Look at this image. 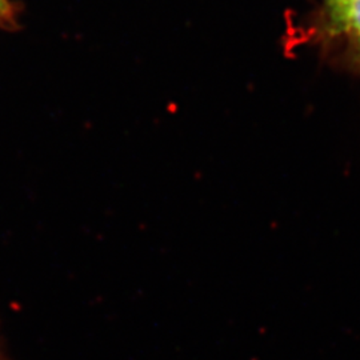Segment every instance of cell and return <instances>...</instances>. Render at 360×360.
Wrapping results in <instances>:
<instances>
[{
    "instance_id": "7a4b0ae2",
    "label": "cell",
    "mask_w": 360,
    "mask_h": 360,
    "mask_svg": "<svg viewBox=\"0 0 360 360\" xmlns=\"http://www.w3.org/2000/svg\"><path fill=\"white\" fill-rule=\"evenodd\" d=\"M10 15V3L8 0H0V18Z\"/></svg>"
},
{
    "instance_id": "6da1fadb",
    "label": "cell",
    "mask_w": 360,
    "mask_h": 360,
    "mask_svg": "<svg viewBox=\"0 0 360 360\" xmlns=\"http://www.w3.org/2000/svg\"><path fill=\"white\" fill-rule=\"evenodd\" d=\"M331 27L346 35L352 47V62L360 70V0H327Z\"/></svg>"
}]
</instances>
